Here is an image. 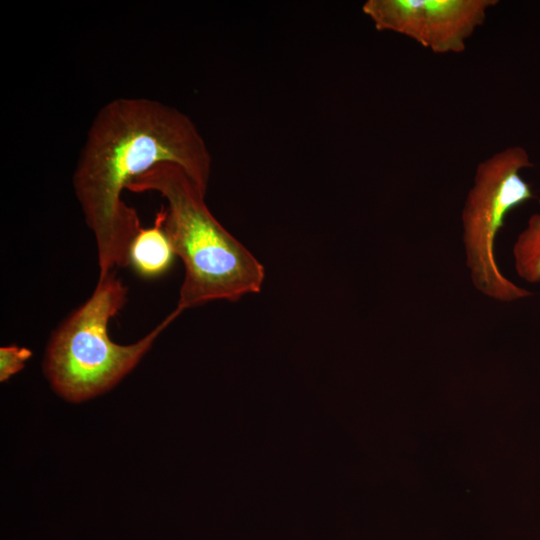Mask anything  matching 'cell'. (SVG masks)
<instances>
[{
	"mask_svg": "<svg viewBox=\"0 0 540 540\" xmlns=\"http://www.w3.org/2000/svg\"><path fill=\"white\" fill-rule=\"evenodd\" d=\"M167 163L182 168L206 193L211 154L186 114L148 98H116L100 108L73 174L76 198L96 240L99 277L128 266L130 244L142 228L122 192L136 177Z\"/></svg>",
	"mask_w": 540,
	"mask_h": 540,
	"instance_id": "6da1fadb",
	"label": "cell"
},
{
	"mask_svg": "<svg viewBox=\"0 0 540 540\" xmlns=\"http://www.w3.org/2000/svg\"><path fill=\"white\" fill-rule=\"evenodd\" d=\"M126 190L157 192L166 201L159 213L174 252L185 268L175 310L212 300L237 301L261 290L264 267L214 217L204 193L174 164H160L133 179Z\"/></svg>",
	"mask_w": 540,
	"mask_h": 540,
	"instance_id": "7a4b0ae2",
	"label": "cell"
},
{
	"mask_svg": "<svg viewBox=\"0 0 540 540\" xmlns=\"http://www.w3.org/2000/svg\"><path fill=\"white\" fill-rule=\"evenodd\" d=\"M126 300L127 287L112 271L99 277L92 295L53 332L43 368L53 389L64 399L81 402L110 390L180 315L174 310L136 343L120 345L110 339L108 325Z\"/></svg>",
	"mask_w": 540,
	"mask_h": 540,
	"instance_id": "3957f363",
	"label": "cell"
},
{
	"mask_svg": "<svg viewBox=\"0 0 540 540\" xmlns=\"http://www.w3.org/2000/svg\"><path fill=\"white\" fill-rule=\"evenodd\" d=\"M533 164L521 146L504 148L477 164L473 185L461 211L462 242L473 286L483 295L513 302L532 295L500 271L495 241L508 213L533 199L521 170Z\"/></svg>",
	"mask_w": 540,
	"mask_h": 540,
	"instance_id": "277c9868",
	"label": "cell"
},
{
	"mask_svg": "<svg viewBox=\"0 0 540 540\" xmlns=\"http://www.w3.org/2000/svg\"><path fill=\"white\" fill-rule=\"evenodd\" d=\"M497 0H368L378 31L404 35L436 54L461 53Z\"/></svg>",
	"mask_w": 540,
	"mask_h": 540,
	"instance_id": "5b68a950",
	"label": "cell"
},
{
	"mask_svg": "<svg viewBox=\"0 0 540 540\" xmlns=\"http://www.w3.org/2000/svg\"><path fill=\"white\" fill-rule=\"evenodd\" d=\"M175 255L158 212L153 226L142 227L132 240L128 251V265L141 277L155 278L171 267Z\"/></svg>",
	"mask_w": 540,
	"mask_h": 540,
	"instance_id": "8992f818",
	"label": "cell"
},
{
	"mask_svg": "<svg viewBox=\"0 0 540 540\" xmlns=\"http://www.w3.org/2000/svg\"><path fill=\"white\" fill-rule=\"evenodd\" d=\"M517 275L528 283L540 282V211L531 215L512 248Z\"/></svg>",
	"mask_w": 540,
	"mask_h": 540,
	"instance_id": "52a82bcc",
	"label": "cell"
},
{
	"mask_svg": "<svg viewBox=\"0 0 540 540\" xmlns=\"http://www.w3.org/2000/svg\"><path fill=\"white\" fill-rule=\"evenodd\" d=\"M32 352L25 347L10 345L0 348V381L5 382L22 370Z\"/></svg>",
	"mask_w": 540,
	"mask_h": 540,
	"instance_id": "ba28073f",
	"label": "cell"
}]
</instances>
